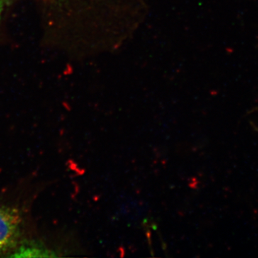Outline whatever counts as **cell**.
Listing matches in <instances>:
<instances>
[{
    "instance_id": "cell-1",
    "label": "cell",
    "mask_w": 258,
    "mask_h": 258,
    "mask_svg": "<svg viewBox=\"0 0 258 258\" xmlns=\"http://www.w3.org/2000/svg\"><path fill=\"white\" fill-rule=\"evenodd\" d=\"M21 225V216L18 210L0 207V254L10 252L18 247Z\"/></svg>"
},
{
    "instance_id": "cell-2",
    "label": "cell",
    "mask_w": 258,
    "mask_h": 258,
    "mask_svg": "<svg viewBox=\"0 0 258 258\" xmlns=\"http://www.w3.org/2000/svg\"><path fill=\"white\" fill-rule=\"evenodd\" d=\"M11 257H50L48 251L39 245L22 246Z\"/></svg>"
},
{
    "instance_id": "cell-3",
    "label": "cell",
    "mask_w": 258,
    "mask_h": 258,
    "mask_svg": "<svg viewBox=\"0 0 258 258\" xmlns=\"http://www.w3.org/2000/svg\"><path fill=\"white\" fill-rule=\"evenodd\" d=\"M7 0H0V19L6 6Z\"/></svg>"
}]
</instances>
